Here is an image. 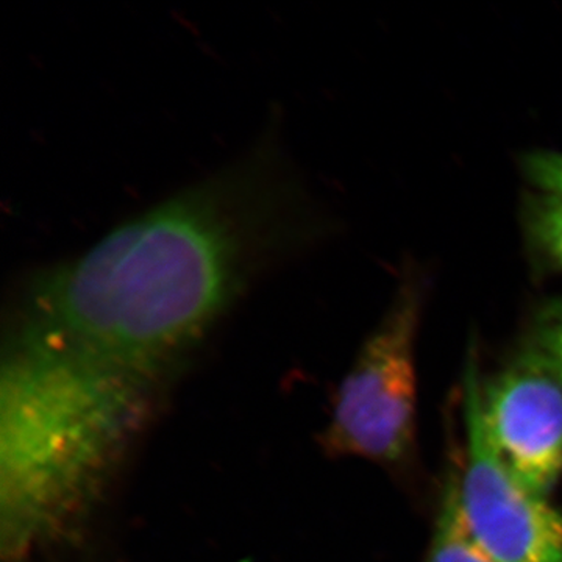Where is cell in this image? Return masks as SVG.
<instances>
[{"label": "cell", "mask_w": 562, "mask_h": 562, "mask_svg": "<svg viewBox=\"0 0 562 562\" xmlns=\"http://www.w3.org/2000/svg\"><path fill=\"white\" fill-rule=\"evenodd\" d=\"M302 231V198L262 143L79 258L33 277L16 324L154 379L190 350Z\"/></svg>", "instance_id": "obj_1"}, {"label": "cell", "mask_w": 562, "mask_h": 562, "mask_svg": "<svg viewBox=\"0 0 562 562\" xmlns=\"http://www.w3.org/2000/svg\"><path fill=\"white\" fill-rule=\"evenodd\" d=\"M151 380L14 325L0 379V549L20 560L81 513L147 406Z\"/></svg>", "instance_id": "obj_2"}, {"label": "cell", "mask_w": 562, "mask_h": 562, "mask_svg": "<svg viewBox=\"0 0 562 562\" xmlns=\"http://www.w3.org/2000/svg\"><path fill=\"white\" fill-rule=\"evenodd\" d=\"M420 290L403 284L390 312L362 346L336 397L325 446L380 464L408 461L416 439L414 342Z\"/></svg>", "instance_id": "obj_3"}, {"label": "cell", "mask_w": 562, "mask_h": 562, "mask_svg": "<svg viewBox=\"0 0 562 562\" xmlns=\"http://www.w3.org/2000/svg\"><path fill=\"white\" fill-rule=\"evenodd\" d=\"M480 398L482 379L471 360L464 382L468 447L460 479L469 527L495 562H562V514L520 486L492 452Z\"/></svg>", "instance_id": "obj_4"}, {"label": "cell", "mask_w": 562, "mask_h": 562, "mask_svg": "<svg viewBox=\"0 0 562 562\" xmlns=\"http://www.w3.org/2000/svg\"><path fill=\"white\" fill-rule=\"evenodd\" d=\"M480 413L492 452L514 480L543 497L562 475V376L525 349L482 383Z\"/></svg>", "instance_id": "obj_5"}, {"label": "cell", "mask_w": 562, "mask_h": 562, "mask_svg": "<svg viewBox=\"0 0 562 562\" xmlns=\"http://www.w3.org/2000/svg\"><path fill=\"white\" fill-rule=\"evenodd\" d=\"M425 562H495L476 541L460 497V479L454 471L447 476L435 535Z\"/></svg>", "instance_id": "obj_6"}, {"label": "cell", "mask_w": 562, "mask_h": 562, "mask_svg": "<svg viewBox=\"0 0 562 562\" xmlns=\"http://www.w3.org/2000/svg\"><path fill=\"white\" fill-rule=\"evenodd\" d=\"M525 232L543 262L562 271V195H531L525 203Z\"/></svg>", "instance_id": "obj_7"}, {"label": "cell", "mask_w": 562, "mask_h": 562, "mask_svg": "<svg viewBox=\"0 0 562 562\" xmlns=\"http://www.w3.org/2000/svg\"><path fill=\"white\" fill-rule=\"evenodd\" d=\"M530 347L562 376V301L547 303L536 314Z\"/></svg>", "instance_id": "obj_8"}, {"label": "cell", "mask_w": 562, "mask_h": 562, "mask_svg": "<svg viewBox=\"0 0 562 562\" xmlns=\"http://www.w3.org/2000/svg\"><path fill=\"white\" fill-rule=\"evenodd\" d=\"M525 176L541 192L562 195V155L536 151L525 157Z\"/></svg>", "instance_id": "obj_9"}]
</instances>
